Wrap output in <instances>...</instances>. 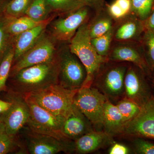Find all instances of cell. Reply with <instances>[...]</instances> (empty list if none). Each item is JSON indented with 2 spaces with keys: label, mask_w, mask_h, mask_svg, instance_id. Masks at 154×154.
Listing matches in <instances>:
<instances>
[{
  "label": "cell",
  "mask_w": 154,
  "mask_h": 154,
  "mask_svg": "<svg viewBox=\"0 0 154 154\" xmlns=\"http://www.w3.org/2000/svg\"><path fill=\"white\" fill-rule=\"evenodd\" d=\"M59 58L25 68L14 77V92L25 95L58 84Z\"/></svg>",
  "instance_id": "cell-1"
},
{
  "label": "cell",
  "mask_w": 154,
  "mask_h": 154,
  "mask_svg": "<svg viewBox=\"0 0 154 154\" xmlns=\"http://www.w3.org/2000/svg\"><path fill=\"white\" fill-rule=\"evenodd\" d=\"M129 63L107 60L102 64L92 85L111 101L124 98L125 78Z\"/></svg>",
  "instance_id": "cell-2"
},
{
  "label": "cell",
  "mask_w": 154,
  "mask_h": 154,
  "mask_svg": "<svg viewBox=\"0 0 154 154\" xmlns=\"http://www.w3.org/2000/svg\"><path fill=\"white\" fill-rule=\"evenodd\" d=\"M88 22L80 26L68 44L70 51L78 57L87 70V79L82 87L92 85L100 67L108 60L107 57L99 55L93 47L88 30Z\"/></svg>",
  "instance_id": "cell-3"
},
{
  "label": "cell",
  "mask_w": 154,
  "mask_h": 154,
  "mask_svg": "<svg viewBox=\"0 0 154 154\" xmlns=\"http://www.w3.org/2000/svg\"><path fill=\"white\" fill-rule=\"evenodd\" d=\"M77 91L68 90L57 84L24 96L51 113L65 119L72 109Z\"/></svg>",
  "instance_id": "cell-4"
},
{
  "label": "cell",
  "mask_w": 154,
  "mask_h": 154,
  "mask_svg": "<svg viewBox=\"0 0 154 154\" xmlns=\"http://www.w3.org/2000/svg\"><path fill=\"white\" fill-rule=\"evenodd\" d=\"M107 99L95 87H84L76 93L73 105L91 122L95 131H102L104 107Z\"/></svg>",
  "instance_id": "cell-5"
},
{
  "label": "cell",
  "mask_w": 154,
  "mask_h": 154,
  "mask_svg": "<svg viewBox=\"0 0 154 154\" xmlns=\"http://www.w3.org/2000/svg\"><path fill=\"white\" fill-rule=\"evenodd\" d=\"M58 84L72 91H78L84 85L87 77L86 69L76 55L66 45L58 54Z\"/></svg>",
  "instance_id": "cell-6"
},
{
  "label": "cell",
  "mask_w": 154,
  "mask_h": 154,
  "mask_svg": "<svg viewBox=\"0 0 154 154\" xmlns=\"http://www.w3.org/2000/svg\"><path fill=\"white\" fill-rule=\"evenodd\" d=\"M24 96L30 108V117L26 124L29 130L48 135L63 140H70L62 132L64 119L51 113L29 97Z\"/></svg>",
  "instance_id": "cell-7"
},
{
  "label": "cell",
  "mask_w": 154,
  "mask_h": 154,
  "mask_svg": "<svg viewBox=\"0 0 154 154\" xmlns=\"http://www.w3.org/2000/svg\"><path fill=\"white\" fill-rule=\"evenodd\" d=\"M154 81L139 67L129 63L125 78L124 98L142 108L154 94L150 83Z\"/></svg>",
  "instance_id": "cell-8"
},
{
  "label": "cell",
  "mask_w": 154,
  "mask_h": 154,
  "mask_svg": "<svg viewBox=\"0 0 154 154\" xmlns=\"http://www.w3.org/2000/svg\"><path fill=\"white\" fill-rule=\"evenodd\" d=\"M55 49L53 39L44 33L36 43L16 61L11 68V75L14 76L22 69L53 60L58 55Z\"/></svg>",
  "instance_id": "cell-9"
},
{
  "label": "cell",
  "mask_w": 154,
  "mask_h": 154,
  "mask_svg": "<svg viewBox=\"0 0 154 154\" xmlns=\"http://www.w3.org/2000/svg\"><path fill=\"white\" fill-rule=\"evenodd\" d=\"M27 149L31 154H55L75 151L74 141L63 140L48 135L29 130L27 137Z\"/></svg>",
  "instance_id": "cell-10"
},
{
  "label": "cell",
  "mask_w": 154,
  "mask_h": 154,
  "mask_svg": "<svg viewBox=\"0 0 154 154\" xmlns=\"http://www.w3.org/2000/svg\"><path fill=\"white\" fill-rule=\"evenodd\" d=\"M90 9L84 6L53 22L51 33L54 38L59 41L69 42L80 26L91 18Z\"/></svg>",
  "instance_id": "cell-11"
},
{
  "label": "cell",
  "mask_w": 154,
  "mask_h": 154,
  "mask_svg": "<svg viewBox=\"0 0 154 154\" xmlns=\"http://www.w3.org/2000/svg\"><path fill=\"white\" fill-rule=\"evenodd\" d=\"M107 58L108 60L113 61L134 64L154 80L146 62L140 42L113 41Z\"/></svg>",
  "instance_id": "cell-12"
},
{
  "label": "cell",
  "mask_w": 154,
  "mask_h": 154,
  "mask_svg": "<svg viewBox=\"0 0 154 154\" xmlns=\"http://www.w3.org/2000/svg\"><path fill=\"white\" fill-rule=\"evenodd\" d=\"M11 102L12 105L5 113L2 121L8 133L16 136L26 125L30 116V108L25 96L14 92Z\"/></svg>",
  "instance_id": "cell-13"
},
{
  "label": "cell",
  "mask_w": 154,
  "mask_h": 154,
  "mask_svg": "<svg viewBox=\"0 0 154 154\" xmlns=\"http://www.w3.org/2000/svg\"><path fill=\"white\" fill-rule=\"evenodd\" d=\"M122 135L154 140V94L140 114L126 125Z\"/></svg>",
  "instance_id": "cell-14"
},
{
  "label": "cell",
  "mask_w": 154,
  "mask_h": 154,
  "mask_svg": "<svg viewBox=\"0 0 154 154\" xmlns=\"http://www.w3.org/2000/svg\"><path fill=\"white\" fill-rule=\"evenodd\" d=\"M113 41L140 42L145 31L144 22L131 13L116 22Z\"/></svg>",
  "instance_id": "cell-15"
},
{
  "label": "cell",
  "mask_w": 154,
  "mask_h": 154,
  "mask_svg": "<svg viewBox=\"0 0 154 154\" xmlns=\"http://www.w3.org/2000/svg\"><path fill=\"white\" fill-rule=\"evenodd\" d=\"M95 130L93 125L74 105L70 113L65 119L61 131L66 137L75 141Z\"/></svg>",
  "instance_id": "cell-16"
},
{
  "label": "cell",
  "mask_w": 154,
  "mask_h": 154,
  "mask_svg": "<svg viewBox=\"0 0 154 154\" xmlns=\"http://www.w3.org/2000/svg\"><path fill=\"white\" fill-rule=\"evenodd\" d=\"M74 142L75 152L79 154H88L113 144L114 140L113 136L103 131L94 130L82 136Z\"/></svg>",
  "instance_id": "cell-17"
},
{
  "label": "cell",
  "mask_w": 154,
  "mask_h": 154,
  "mask_svg": "<svg viewBox=\"0 0 154 154\" xmlns=\"http://www.w3.org/2000/svg\"><path fill=\"white\" fill-rule=\"evenodd\" d=\"M53 17L48 18L40 25L20 33L15 37L14 41V62H16L36 43L45 33L48 25Z\"/></svg>",
  "instance_id": "cell-18"
},
{
  "label": "cell",
  "mask_w": 154,
  "mask_h": 154,
  "mask_svg": "<svg viewBox=\"0 0 154 154\" xmlns=\"http://www.w3.org/2000/svg\"><path fill=\"white\" fill-rule=\"evenodd\" d=\"M125 125L115 104L107 99L104 107L103 131L113 137L122 135Z\"/></svg>",
  "instance_id": "cell-19"
},
{
  "label": "cell",
  "mask_w": 154,
  "mask_h": 154,
  "mask_svg": "<svg viewBox=\"0 0 154 154\" xmlns=\"http://www.w3.org/2000/svg\"><path fill=\"white\" fill-rule=\"evenodd\" d=\"M115 22L106 9L95 13L88 22V28L91 38L99 37L107 33L113 27Z\"/></svg>",
  "instance_id": "cell-20"
},
{
  "label": "cell",
  "mask_w": 154,
  "mask_h": 154,
  "mask_svg": "<svg viewBox=\"0 0 154 154\" xmlns=\"http://www.w3.org/2000/svg\"><path fill=\"white\" fill-rule=\"evenodd\" d=\"M9 18L8 30L11 36L15 37L26 30L40 25L45 21L36 22L25 15L14 19Z\"/></svg>",
  "instance_id": "cell-21"
},
{
  "label": "cell",
  "mask_w": 154,
  "mask_h": 154,
  "mask_svg": "<svg viewBox=\"0 0 154 154\" xmlns=\"http://www.w3.org/2000/svg\"><path fill=\"white\" fill-rule=\"evenodd\" d=\"M121 113L125 126L140 114L142 108L129 99L123 98L115 104Z\"/></svg>",
  "instance_id": "cell-22"
},
{
  "label": "cell",
  "mask_w": 154,
  "mask_h": 154,
  "mask_svg": "<svg viewBox=\"0 0 154 154\" xmlns=\"http://www.w3.org/2000/svg\"><path fill=\"white\" fill-rule=\"evenodd\" d=\"M140 42L146 62L154 79V33L146 30Z\"/></svg>",
  "instance_id": "cell-23"
},
{
  "label": "cell",
  "mask_w": 154,
  "mask_h": 154,
  "mask_svg": "<svg viewBox=\"0 0 154 154\" xmlns=\"http://www.w3.org/2000/svg\"><path fill=\"white\" fill-rule=\"evenodd\" d=\"M114 31V25L107 33L99 37L91 38L92 45L99 55L107 58L113 42Z\"/></svg>",
  "instance_id": "cell-24"
},
{
  "label": "cell",
  "mask_w": 154,
  "mask_h": 154,
  "mask_svg": "<svg viewBox=\"0 0 154 154\" xmlns=\"http://www.w3.org/2000/svg\"><path fill=\"white\" fill-rule=\"evenodd\" d=\"M50 12L46 0H33L25 11V15L36 22H41L48 19Z\"/></svg>",
  "instance_id": "cell-25"
},
{
  "label": "cell",
  "mask_w": 154,
  "mask_h": 154,
  "mask_svg": "<svg viewBox=\"0 0 154 154\" xmlns=\"http://www.w3.org/2000/svg\"><path fill=\"white\" fill-rule=\"evenodd\" d=\"M46 2L50 12L65 15L85 6L81 0H46Z\"/></svg>",
  "instance_id": "cell-26"
},
{
  "label": "cell",
  "mask_w": 154,
  "mask_h": 154,
  "mask_svg": "<svg viewBox=\"0 0 154 154\" xmlns=\"http://www.w3.org/2000/svg\"><path fill=\"white\" fill-rule=\"evenodd\" d=\"M105 9L115 22L119 21L131 13V0H114L105 6Z\"/></svg>",
  "instance_id": "cell-27"
},
{
  "label": "cell",
  "mask_w": 154,
  "mask_h": 154,
  "mask_svg": "<svg viewBox=\"0 0 154 154\" xmlns=\"http://www.w3.org/2000/svg\"><path fill=\"white\" fill-rule=\"evenodd\" d=\"M21 145L16 138V136L8 133L2 121L0 122V154H6L14 152Z\"/></svg>",
  "instance_id": "cell-28"
},
{
  "label": "cell",
  "mask_w": 154,
  "mask_h": 154,
  "mask_svg": "<svg viewBox=\"0 0 154 154\" xmlns=\"http://www.w3.org/2000/svg\"><path fill=\"white\" fill-rule=\"evenodd\" d=\"M9 18L0 19V64L7 53L13 45L12 37L8 29Z\"/></svg>",
  "instance_id": "cell-29"
},
{
  "label": "cell",
  "mask_w": 154,
  "mask_h": 154,
  "mask_svg": "<svg viewBox=\"0 0 154 154\" xmlns=\"http://www.w3.org/2000/svg\"><path fill=\"white\" fill-rule=\"evenodd\" d=\"M131 13L144 22L151 14L154 0H131Z\"/></svg>",
  "instance_id": "cell-30"
},
{
  "label": "cell",
  "mask_w": 154,
  "mask_h": 154,
  "mask_svg": "<svg viewBox=\"0 0 154 154\" xmlns=\"http://www.w3.org/2000/svg\"><path fill=\"white\" fill-rule=\"evenodd\" d=\"M14 57V45L9 49L0 64V92L6 90V82L11 73Z\"/></svg>",
  "instance_id": "cell-31"
},
{
  "label": "cell",
  "mask_w": 154,
  "mask_h": 154,
  "mask_svg": "<svg viewBox=\"0 0 154 154\" xmlns=\"http://www.w3.org/2000/svg\"><path fill=\"white\" fill-rule=\"evenodd\" d=\"M32 0H12L7 4L4 11L8 18H18L25 15Z\"/></svg>",
  "instance_id": "cell-32"
},
{
  "label": "cell",
  "mask_w": 154,
  "mask_h": 154,
  "mask_svg": "<svg viewBox=\"0 0 154 154\" xmlns=\"http://www.w3.org/2000/svg\"><path fill=\"white\" fill-rule=\"evenodd\" d=\"M134 140V152L140 154H154V143L144 139L136 137Z\"/></svg>",
  "instance_id": "cell-33"
},
{
  "label": "cell",
  "mask_w": 154,
  "mask_h": 154,
  "mask_svg": "<svg viewBox=\"0 0 154 154\" xmlns=\"http://www.w3.org/2000/svg\"><path fill=\"white\" fill-rule=\"evenodd\" d=\"M84 5L92 9L94 13L99 12L105 9L106 0H81Z\"/></svg>",
  "instance_id": "cell-34"
},
{
  "label": "cell",
  "mask_w": 154,
  "mask_h": 154,
  "mask_svg": "<svg viewBox=\"0 0 154 154\" xmlns=\"http://www.w3.org/2000/svg\"><path fill=\"white\" fill-rule=\"evenodd\" d=\"M130 152L128 147L121 143H113L109 151L110 154H128Z\"/></svg>",
  "instance_id": "cell-35"
},
{
  "label": "cell",
  "mask_w": 154,
  "mask_h": 154,
  "mask_svg": "<svg viewBox=\"0 0 154 154\" xmlns=\"http://www.w3.org/2000/svg\"><path fill=\"white\" fill-rule=\"evenodd\" d=\"M146 30H150L154 33V7L148 18L144 22Z\"/></svg>",
  "instance_id": "cell-36"
},
{
  "label": "cell",
  "mask_w": 154,
  "mask_h": 154,
  "mask_svg": "<svg viewBox=\"0 0 154 154\" xmlns=\"http://www.w3.org/2000/svg\"><path fill=\"white\" fill-rule=\"evenodd\" d=\"M12 105V102L0 99V114H4L8 111Z\"/></svg>",
  "instance_id": "cell-37"
},
{
  "label": "cell",
  "mask_w": 154,
  "mask_h": 154,
  "mask_svg": "<svg viewBox=\"0 0 154 154\" xmlns=\"http://www.w3.org/2000/svg\"><path fill=\"white\" fill-rule=\"evenodd\" d=\"M5 0H0V10L2 8H4L5 9V6L4 5V4L5 2Z\"/></svg>",
  "instance_id": "cell-38"
},
{
  "label": "cell",
  "mask_w": 154,
  "mask_h": 154,
  "mask_svg": "<svg viewBox=\"0 0 154 154\" xmlns=\"http://www.w3.org/2000/svg\"><path fill=\"white\" fill-rule=\"evenodd\" d=\"M1 121H2V120H0V122H1Z\"/></svg>",
  "instance_id": "cell-39"
}]
</instances>
